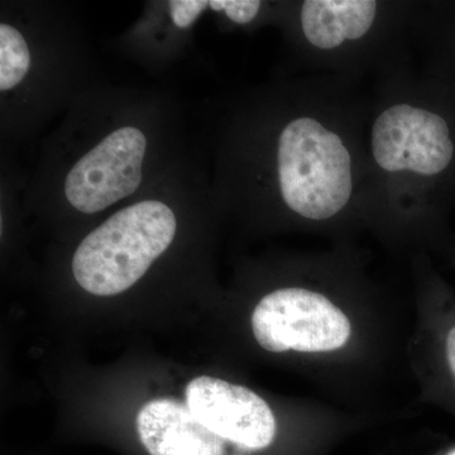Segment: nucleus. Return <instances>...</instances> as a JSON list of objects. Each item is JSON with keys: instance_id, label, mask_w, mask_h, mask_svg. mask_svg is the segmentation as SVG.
Wrapping results in <instances>:
<instances>
[{"instance_id": "obj_1", "label": "nucleus", "mask_w": 455, "mask_h": 455, "mask_svg": "<svg viewBox=\"0 0 455 455\" xmlns=\"http://www.w3.org/2000/svg\"><path fill=\"white\" fill-rule=\"evenodd\" d=\"M176 228L173 212L157 200L122 209L77 247L73 259L75 280L92 295L124 292L170 247Z\"/></svg>"}, {"instance_id": "obj_2", "label": "nucleus", "mask_w": 455, "mask_h": 455, "mask_svg": "<svg viewBox=\"0 0 455 455\" xmlns=\"http://www.w3.org/2000/svg\"><path fill=\"white\" fill-rule=\"evenodd\" d=\"M281 196L305 220L339 214L353 193V163L339 134L311 116H299L281 132L277 148Z\"/></svg>"}, {"instance_id": "obj_3", "label": "nucleus", "mask_w": 455, "mask_h": 455, "mask_svg": "<svg viewBox=\"0 0 455 455\" xmlns=\"http://www.w3.org/2000/svg\"><path fill=\"white\" fill-rule=\"evenodd\" d=\"M251 323L257 343L272 353L333 352L352 334L348 317L337 305L323 293L299 287L266 295Z\"/></svg>"}, {"instance_id": "obj_4", "label": "nucleus", "mask_w": 455, "mask_h": 455, "mask_svg": "<svg viewBox=\"0 0 455 455\" xmlns=\"http://www.w3.org/2000/svg\"><path fill=\"white\" fill-rule=\"evenodd\" d=\"M371 149L386 172H412L440 178L455 161V139L443 114L396 104L383 110L373 123Z\"/></svg>"}, {"instance_id": "obj_5", "label": "nucleus", "mask_w": 455, "mask_h": 455, "mask_svg": "<svg viewBox=\"0 0 455 455\" xmlns=\"http://www.w3.org/2000/svg\"><path fill=\"white\" fill-rule=\"evenodd\" d=\"M146 147L139 128L112 132L68 173L66 199L76 211L94 214L132 196L142 182Z\"/></svg>"}, {"instance_id": "obj_6", "label": "nucleus", "mask_w": 455, "mask_h": 455, "mask_svg": "<svg viewBox=\"0 0 455 455\" xmlns=\"http://www.w3.org/2000/svg\"><path fill=\"white\" fill-rule=\"evenodd\" d=\"M377 9L370 0H307L301 7L302 32L317 49H337L363 37L373 26Z\"/></svg>"}, {"instance_id": "obj_7", "label": "nucleus", "mask_w": 455, "mask_h": 455, "mask_svg": "<svg viewBox=\"0 0 455 455\" xmlns=\"http://www.w3.org/2000/svg\"><path fill=\"white\" fill-rule=\"evenodd\" d=\"M31 66V53L20 32L9 25L0 26V89L16 88Z\"/></svg>"}, {"instance_id": "obj_8", "label": "nucleus", "mask_w": 455, "mask_h": 455, "mask_svg": "<svg viewBox=\"0 0 455 455\" xmlns=\"http://www.w3.org/2000/svg\"><path fill=\"white\" fill-rule=\"evenodd\" d=\"M445 316V325L440 326V363L444 368L445 379L451 394L455 395V311Z\"/></svg>"}, {"instance_id": "obj_9", "label": "nucleus", "mask_w": 455, "mask_h": 455, "mask_svg": "<svg viewBox=\"0 0 455 455\" xmlns=\"http://www.w3.org/2000/svg\"><path fill=\"white\" fill-rule=\"evenodd\" d=\"M209 8L212 11L224 12L232 22L247 25L257 17L260 2L257 0H212Z\"/></svg>"}, {"instance_id": "obj_10", "label": "nucleus", "mask_w": 455, "mask_h": 455, "mask_svg": "<svg viewBox=\"0 0 455 455\" xmlns=\"http://www.w3.org/2000/svg\"><path fill=\"white\" fill-rule=\"evenodd\" d=\"M171 18L179 28H188L209 8L206 0H172L169 2Z\"/></svg>"}]
</instances>
